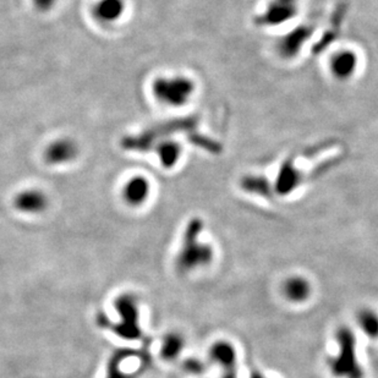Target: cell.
I'll return each mask as SVG.
<instances>
[{"mask_svg": "<svg viewBox=\"0 0 378 378\" xmlns=\"http://www.w3.org/2000/svg\"><path fill=\"white\" fill-rule=\"evenodd\" d=\"M338 354L328 361L330 374L337 378H364V369L356 352V337L354 330L340 327L335 334Z\"/></svg>", "mask_w": 378, "mask_h": 378, "instance_id": "obj_1", "label": "cell"}, {"mask_svg": "<svg viewBox=\"0 0 378 378\" xmlns=\"http://www.w3.org/2000/svg\"><path fill=\"white\" fill-rule=\"evenodd\" d=\"M201 230L202 223L199 219H192L189 223L178 258L179 267L183 271L189 272L206 267L213 260L212 246L200 240Z\"/></svg>", "mask_w": 378, "mask_h": 378, "instance_id": "obj_2", "label": "cell"}, {"mask_svg": "<svg viewBox=\"0 0 378 378\" xmlns=\"http://www.w3.org/2000/svg\"><path fill=\"white\" fill-rule=\"evenodd\" d=\"M152 91L160 102L180 107L191 98L195 85L185 76H165L153 82Z\"/></svg>", "mask_w": 378, "mask_h": 378, "instance_id": "obj_3", "label": "cell"}, {"mask_svg": "<svg viewBox=\"0 0 378 378\" xmlns=\"http://www.w3.org/2000/svg\"><path fill=\"white\" fill-rule=\"evenodd\" d=\"M299 0H272L265 13L257 18L262 26H277L289 21L298 13Z\"/></svg>", "mask_w": 378, "mask_h": 378, "instance_id": "obj_4", "label": "cell"}, {"mask_svg": "<svg viewBox=\"0 0 378 378\" xmlns=\"http://www.w3.org/2000/svg\"><path fill=\"white\" fill-rule=\"evenodd\" d=\"M13 205L21 213H42L48 207V196L40 189H25L15 195Z\"/></svg>", "mask_w": 378, "mask_h": 378, "instance_id": "obj_5", "label": "cell"}, {"mask_svg": "<svg viewBox=\"0 0 378 378\" xmlns=\"http://www.w3.org/2000/svg\"><path fill=\"white\" fill-rule=\"evenodd\" d=\"M282 295L291 304L306 303L312 295L311 282L301 274L287 277L282 283Z\"/></svg>", "mask_w": 378, "mask_h": 378, "instance_id": "obj_6", "label": "cell"}, {"mask_svg": "<svg viewBox=\"0 0 378 378\" xmlns=\"http://www.w3.org/2000/svg\"><path fill=\"white\" fill-rule=\"evenodd\" d=\"M79 155V147L72 138H59L45 148V160L48 165H60L70 163Z\"/></svg>", "mask_w": 378, "mask_h": 378, "instance_id": "obj_7", "label": "cell"}, {"mask_svg": "<svg viewBox=\"0 0 378 378\" xmlns=\"http://www.w3.org/2000/svg\"><path fill=\"white\" fill-rule=\"evenodd\" d=\"M151 194V184L143 177H134L125 184L123 189V199L133 207L143 206Z\"/></svg>", "mask_w": 378, "mask_h": 378, "instance_id": "obj_8", "label": "cell"}, {"mask_svg": "<svg viewBox=\"0 0 378 378\" xmlns=\"http://www.w3.org/2000/svg\"><path fill=\"white\" fill-rule=\"evenodd\" d=\"M209 355L214 362L226 369L227 374H235L236 350L232 343L227 340L214 343Z\"/></svg>", "mask_w": 378, "mask_h": 378, "instance_id": "obj_9", "label": "cell"}, {"mask_svg": "<svg viewBox=\"0 0 378 378\" xmlns=\"http://www.w3.org/2000/svg\"><path fill=\"white\" fill-rule=\"evenodd\" d=\"M125 11V0H98L94 6V15L102 23H116Z\"/></svg>", "mask_w": 378, "mask_h": 378, "instance_id": "obj_10", "label": "cell"}, {"mask_svg": "<svg viewBox=\"0 0 378 378\" xmlns=\"http://www.w3.org/2000/svg\"><path fill=\"white\" fill-rule=\"evenodd\" d=\"M357 67V57L354 52L343 50L334 55L330 62V70L339 80L350 79Z\"/></svg>", "mask_w": 378, "mask_h": 378, "instance_id": "obj_11", "label": "cell"}, {"mask_svg": "<svg viewBox=\"0 0 378 378\" xmlns=\"http://www.w3.org/2000/svg\"><path fill=\"white\" fill-rule=\"evenodd\" d=\"M356 323L369 339L378 338V312L371 307H362L356 312Z\"/></svg>", "mask_w": 378, "mask_h": 378, "instance_id": "obj_12", "label": "cell"}, {"mask_svg": "<svg viewBox=\"0 0 378 378\" xmlns=\"http://www.w3.org/2000/svg\"><path fill=\"white\" fill-rule=\"evenodd\" d=\"M156 152L160 158V163L165 168H173L178 163L180 155H182V147L178 143L165 140L157 143Z\"/></svg>", "mask_w": 378, "mask_h": 378, "instance_id": "obj_13", "label": "cell"}, {"mask_svg": "<svg viewBox=\"0 0 378 378\" xmlns=\"http://www.w3.org/2000/svg\"><path fill=\"white\" fill-rule=\"evenodd\" d=\"M185 347L184 338L179 333H170L163 339L160 352L167 360H172L180 355V352Z\"/></svg>", "mask_w": 378, "mask_h": 378, "instance_id": "obj_14", "label": "cell"}, {"mask_svg": "<svg viewBox=\"0 0 378 378\" xmlns=\"http://www.w3.org/2000/svg\"><path fill=\"white\" fill-rule=\"evenodd\" d=\"M307 32L308 30L306 27H301V30L293 32V33H290L289 36L285 37L284 40L279 45L282 53H284L285 55H293V54L296 53L299 50L298 47L303 45L305 37L307 36Z\"/></svg>", "mask_w": 378, "mask_h": 378, "instance_id": "obj_15", "label": "cell"}, {"mask_svg": "<svg viewBox=\"0 0 378 378\" xmlns=\"http://www.w3.org/2000/svg\"><path fill=\"white\" fill-rule=\"evenodd\" d=\"M33 5L38 11L45 13L53 8L54 4L57 3V0H32Z\"/></svg>", "mask_w": 378, "mask_h": 378, "instance_id": "obj_16", "label": "cell"}]
</instances>
